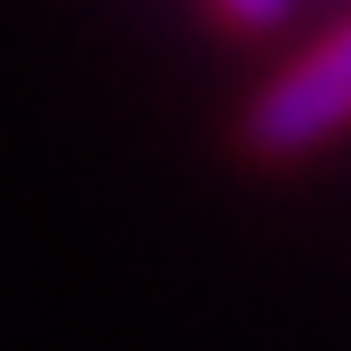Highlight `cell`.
Segmentation results:
<instances>
[{
	"label": "cell",
	"mask_w": 351,
	"mask_h": 351,
	"mask_svg": "<svg viewBox=\"0 0 351 351\" xmlns=\"http://www.w3.org/2000/svg\"><path fill=\"white\" fill-rule=\"evenodd\" d=\"M344 84H351V49H344V28H324L309 49H295V64H281L260 99L246 112V141L274 162H295L309 148L344 127Z\"/></svg>",
	"instance_id": "cell-1"
},
{
	"label": "cell",
	"mask_w": 351,
	"mask_h": 351,
	"mask_svg": "<svg viewBox=\"0 0 351 351\" xmlns=\"http://www.w3.org/2000/svg\"><path fill=\"white\" fill-rule=\"evenodd\" d=\"M211 8H218L225 21H239V28H274V21L288 14V0H211Z\"/></svg>",
	"instance_id": "cell-2"
}]
</instances>
